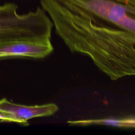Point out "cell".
Wrapping results in <instances>:
<instances>
[{
	"label": "cell",
	"mask_w": 135,
	"mask_h": 135,
	"mask_svg": "<svg viewBox=\"0 0 135 135\" xmlns=\"http://www.w3.org/2000/svg\"><path fill=\"white\" fill-rule=\"evenodd\" d=\"M67 123L70 126L103 125L125 129H133L135 127V118L134 116H129L121 118H113L69 120L67 121Z\"/></svg>",
	"instance_id": "8992f818"
},
{
	"label": "cell",
	"mask_w": 135,
	"mask_h": 135,
	"mask_svg": "<svg viewBox=\"0 0 135 135\" xmlns=\"http://www.w3.org/2000/svg\"><path fill=\"white\" fill-rule=\"evenodd\" d=\"M41 1V0H38ZM72 12L135 32V0H43Z\"/></svg>",
	"instance_id": "3957f363"
},
{
	"label": "cell",
	"mask_w": 135,
	"mask_h": 135,
	"mask_svg": "<svg viewBox=\"0 0 135 135\" xmlns=\"http://www.w3.org/2000/svg\"><path fill=\"white\" fill-rule=\"evenodd\" d=\"M59 110V107L54 103L25 105L14 103L6 98H3L0 100V120L26 126L29 125V120L52 115Z\"/></svg>",
	"instance_id": "277c9868"
},
{
	"label": "cell",
	"mask_w": 135,
	"mask_h": 135,
	"mask_svg": "<svg viewBox=\"0 0 135 135\" xmlns=\"http://www.w3.org/2000/svg\"><path fill=\"white\" fill-rule=\"evenodd\" d=\"M17 8L14 3L0 5V40L51 41L53 23L41 7L22 14Z\"/></svg>",
	"instance_id": "7a4b0ae2"
},
{
	"label": "cell",
	"mask_w": 135,
	"mask_h": 135,
	"mask_svg": "<svg viewBox=\"0 0 135 135\" xmlns=\"http://www.w3.org/2000/svg\"><path fill=\"white\" fill-rule=\"evenodd\" d=\"M71 52L88 56L111 80L135 74V32L39 1Z\"/></svg>",
	"instance_id": "6da1fadb"
},
{
	"label": "cell",
	"mask_w": 135,
	"mask_h": 135,
	"mask_svg": "<svg viewBox=\"0 0 135 135\" xmlns=\"http://www.w3.org/2000/svg\"><path fill=\"white\" fill-rule=\"evenodd\" d=\"M51 41L40 42L24 39H1L0 59L8 57L44 58L53 52Z\"/></svg>",
	"instance_id": "5b68a950"
}]
</instances>
